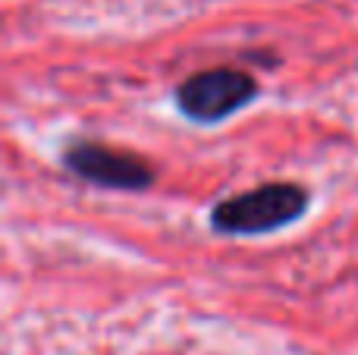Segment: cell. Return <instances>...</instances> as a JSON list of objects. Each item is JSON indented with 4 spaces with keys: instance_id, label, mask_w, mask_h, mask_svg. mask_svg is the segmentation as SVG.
Returning <instances> with one entry per match:
<instances>
[{
    "instance_id": "2",
    "label": "cell",
    "mask_w": 358,
    "mask_h": 355,
    "mask_svg": "<svg viewBox=\"0 0 358 355\" xmlns=\"http://www.w3.org/2000/svg\"><path fill=\"white\" fill-rule=\"evenodd\" d=\"M258 94V82L239 69H204L176 88V104L195 123H220Z\"/></svg>"
},
{
    "instance_id": "3",
    "label": "cell",
    "mask_w": 358,
    "mask_h": 355,
    "mask_svg": "<svg viewBox=\"0 0 358 355\" xmlns=\"http://www.w3.org/2000/svg\"><path fill=\"white\" fill-rule=\"evenodd\" d=\"M63 164L73 170L76 176L94 182L104 189H148L155 182V170L142 161V157L129 154V151H117L107 145H94V142H79L73 148H66Z\"/></svg>"
},
{
    "instance_id": "1",
    "label": "cell",
    "mask_w": 358,
    "mask_h": 355,
    "mask_svg": "<svg viewBox=\"0 0 358 355\" xmlns=\"http://www.w3.org/2000/svg\"><path fill=\"white\" fill-rule=\"evenodd\" d=\"M308 211V192L296 182H264L214 205L210 226L227 236H261L289 226Z\"/></svg>"
}]
</instances>
